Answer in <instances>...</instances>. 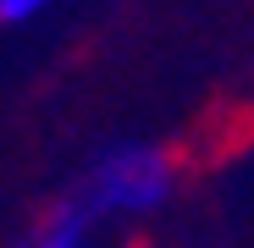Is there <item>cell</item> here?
Instances as JSON below:
<instances>
[{
    "mask_svg": "<svg viewBox=\"0 0 254 248\" xmlns=\"http://www.w3.org/2000/svg\"><path fill=\"white\" fill-rule=\"evenodd\" d=\"M45 6H61V0H0V22H22V17H39Z\"/></svg>",
    "mask_w": 254,
    "mask_h": 248,
    "instance_id": "obj_3",
    "label": "cell"
},
{
    "mask_svg": "<svg viewBox=\"0 0 254 248\" xmlns=\"http://www.w3.org/2000/svg\"><path fill=\"white\" fill-rule=\"evenodd\" d=\"M172 193V160L155 144H116L94 160V171L83 177V188L61 204L56 215H72L77 226H89L100 215H144Z\"/></svg>",
    "mask_w": 254,
    "mask_h": 248,
    "instance_id": "obj_1",
    "label": "cell"
},
{
    "mask_svg": "<svg viewBox=\"0 0 254 248\" xmlns=\"http://www.w3.org/2000/svg\"><path fill=\"white\" fill-rule=\"evenodd\" d=\"M77 237H83V226H77L72 215H56L45 237H33V243H17V248H77Z\"/></svg>",
    "mask_w": 254,
    "mask_h": 248,
    "instance_id": "obj_2",
    "label": "cell"
}]
</instances>
